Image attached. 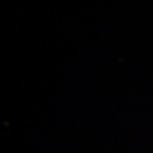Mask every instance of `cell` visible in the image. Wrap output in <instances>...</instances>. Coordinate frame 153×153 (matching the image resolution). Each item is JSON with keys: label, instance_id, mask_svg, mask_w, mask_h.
<instances>
[]
</instances>
